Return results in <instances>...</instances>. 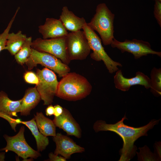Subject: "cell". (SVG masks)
Wrapping results in <instances>:
<instances>
[{
  "mask_svg": "<svg viewBox=\"0 0 161 161\" xmlns=\"http://www.w3.org/2000/svg\"><path fill=\"white\" fill-rule=\"evenodd\" d=\"M49 159L47 160L49 161H66V159L62 156L55 154L52 152H50L48 155Z\"/></svg>",
  "mask_w": 161,
  "mask_h": 161,
  "instance_id": "cell-29",
  "label": "cell"
},
{
  "mask_svg": "<svg viewBox=\"0 0 161 161\" xmlns=\"http://www.w3.org/2000/svg\"><path fill=\"white\" fill-rule=\"evenodd\" d=\"M150 91L156 97L161 95V69L154 67L150 73Z\"/></svg>",
  "mask_w": 161,
  "mask_h": 161,
  "instance_id": "cell-21",
  "label": "cell"
},
{
  "mask_svg": "<svg viewBox=\"0 0 161 161\" xmlns=\"http://www.w3.org/2000/svg\"><path fill=\"white\" fill-rule=\"evenodd\" d=\"M82 29L86 35L90 49L93 51L90 54L92 59L97 61H103L111 74L118 70V66H122L121 63L114 61L109 56L102 44L101 39L95 31L87 25V23Z\"/></svg>",
  "mask_w": 161,
  "mask_h": 161,
  "instance_id": "cell-4",
  "label": "cell"
},
{
  "mask_svg": "<svg viewBox=\"0 0 161 161\" xmlns=\"http://www.w3.org/2000/svg\"><path fill=\"white\" fill-rule=\"evenodd\" d=\"M5 158V152H0V161H4Z\"/></svg>",
  "mask_w": 161,
  "mask_h": 161,
  "instance_id": "cell-32",
  "label": "cell"
},
{
  "mask_svg": "<svg viewBox=\"0 0 161 161\" xmlns=\"http://www.w3.org/2000/svg\"><path fill=\"white\" fill-rule=\"evenodd\" d=\"M114 79L115 88L123 92L128 91L131 86L137 85L143 86L146 89L151 87L150 78L140 71L137 72L134 77L128 78L125 77L121 70L119 69L116 72Z\"/></svg>",
  "mask_w": 161,
  "mask_h": 161,
  "instance_id": "cell-11",
  "label": "cell"
},
{
  "mask_svg": "<svg viewBox=\"0 0 161 161\" xmlns=\"http://www.w3.org/2000/svg\"><path fill=\"white\" fill-rule=\"evenodd\" d=\"M161 141L157 142L154 143V153L158 161H161Z\"/></svg>",
  "mask_w": 161,
  "mask_h": 161,
  "instance_id": "cell-28",
  "label": "cell"
},
{
  "mask_svg": "<svg viewBox=\"0 0 161 161\" xmlns=\"http://www.w3.org/2000/svg\"><path fill=\"white\" fill-rule=\"evenodd\" d=\"M140 152L136 151L137 160L139 161H158L154 153L151 152L149 148L145 145L142 147H139Z\"/></svg>",
  "mask_w": 161,
  "mask_h": 161,
  "instance_id": "cell-23",
  "label": "cell"
},
{
  "mask_svg": "<svg viewBox=\"0 0 161 161\" xmlns=\"http://www.w3.org/2000/svg\"><path fill=\"white\" fill-rule=\"evenodd\" d=\"M92 86L83 76L76 72H68L59 82L56 96L69 101L83 99L91 93Z\"/></svg>",
  "mask_w": 161,
  "mask_h": 161,
  "instance_id": "cell-2",
  "label": "cell"
},
{
  "mask_svg": "<svg viewBox=\"0 0 161 161\" xmlns=\"http://www.w3.org/2000/svg\"><path fill=\"white\" fill-rule=\"evenodd\" d=\"M27 37L20 30L17 33H9L7 38L5 49L15 55L20 49Z\"/></svg>",
  "mask_w": 161,
  "mask_h": 161,
  "instance_id": "cell-20",
  "label": "cell"
},
{
  "mask_svg": "<svg viewBox=\"0 0 161 161\" xmlns=\"http://www.w3.org/2000/svg\"><path fill=\"white\" fill-rule=\"evenodd\" d=\"M21 123L26 126L31 131L36 143L37 151L41 152L44 151L49 144V140L47 137L43 135L39 131L34 118L27 121H21Z\"/></svg>",
  "mask_w": 161,
  "mask_h": 161,
  "instance_id": "cell-19",
  "label": "cell"
},
{
  "mask_svg": "<svg viewBox=\"0 0 161 161\" xmlns=\"http://www.w3.org/2000/svg\"><path fill=\"white\" fill-rule=\"evenodd\" d=\"M54 108L51 104L48 105L45 109V114L47 116H51L54 115Z\"/></svg>",
  "mask_w": 161,
  "mask_h": 161,
  "instance_id": "cell-31",
  "label": "cell"
},
{
  "mask_svg": "<svg viewBox=\"0 0 161 161\" xmlns=\"http://www.w3.org/2000/svg\"><path fill=\"white\" fill-rule=\"evenodd\" d=\"M25 130L24 127L21 126L18 133L14 136L4 134L3 137L7 145L1 148L0 151H13L24 160L29 157L36 159L40 157L41 154L39 152L33 149L27 142L24 136Z\"/></svg>",
  "mask_w": 161,
  "mask_h": 161,
  "instance_id": "cell-9",
  "label": "cell"
},
{
  "mask_svg": "<svg viewBox=\"0 0 161 161\" xmlns=\"http://www.w3.org/2000/svg\"><path fill=\"white\" fill-rule=\"evenodd\" d=\"M154 7V16L160 27H161V1L156 0Z\"/></svg>",
  "mask_w": 161,
  "mask_h": 161,
  "instance_id": "cell-27",
  "label": "cell"
},
{
  "mask_svg": "<svg viewBox=\"0 0 161 161\" xmlns=\"http://www.w3.org/2000/svg\"><path fill=\"white\" fill-rule=\"evenodd\" d=\"M56 144V148L54 153L61 155L66 159L70 158L72 154L75 153H83L85 151L83 148L77 145L70 137L57 133L53 137Z\"/></svg>",
  "mask_w": 161,
  "mask_h": 161,
  "instance_id": "cell-12",
  "label": "cell"
},
{
  "mask_svg": "<svg viewBox=\"0 0 161 161\" xmlns=\"http://www.w3.org/2000/svg\"><path fill=\"white\" fill-rule=\"evenodd\" d=\"M66 36L49 39L37 38L32 41L31 47L39 51L52 55L68 65L71 61L66 52Z\"/></svg>",
  "mask_w": 161,
  "mask_h": 161,
  "instance_id": "cell-8",
  "label": "cell"
},
{
  "mask_svg": "<svg viewBox=\"0 0 161 161\" xmlns=\"http://www.w3.org/2000/svg\"><path fill=\"white\" fill-rule=\"evenodd\" d=\"M29 70L38 64L57 73L62 77L69 72L70 67L60 59L49 53L40 52L32 48L30 54L25 63Z\"/></svg>",
  "mask_w": 161,
  "mask_h": 161,
  "instance_id": "cell-5",
  "label": "cell"
},
{
  "mask_svg": "<svg viewBox=\"0 0 161 161\" xmlns=\"http://www.w3.org/2000/svg\"><path fill=\"white\" fill-rule=\"evenodd\" d=\"M62 10L59 19L67 30L71 32L80 30L86 23L83 17H78L67 6H64Z\"/></svg>",
  "mask_w": 161,
  "mask_h": 161,
  "instance_id": "cell-15",
  "label": "cell"
},
{
  "mask_svg": "<svg viewBox=\"0 0 161 161\" xmlns=\"http://www.w3.org/2000/svg\"><path fill=\"white\" fill-rule=\"evenodd\" d=\"M32 42V37H27L20 49L14 55L16 61L19 64H25L31 52Z\"/></svg>",
  "mask_w": 161,
  "mask_h": 161,
  "instance_id": "cell-22",
  "label": "cell"
},
{
  "mask_svg": "<svg viewBox=\"0 0 161 161\" xmlns=\"http://www.w3.org/2000/svg\"><path fill=\"white\" fill-rule=\"evenodd\" d=\"M0 117L7 120L10 125L12 129L15 132L16 131V127L17 125L21 123L20 119L13 118L12 117L1 112H0Z\"/></svg>",
  "mask_w": 161,
  "mask_h": 161,
  "instance_id": "cell-25",
  "label": "cell"
},
{
  "mask_svg": "<svg viewBox=\"0 0 161 161\" xmlns=\"http://www.w3.org/2000/svg\"><path fill=\"white\" fill-rule=\"evenodd\" d=\"M38 28L44 39L66 36L68 33L60 20L53 18H46L44 24Z\"/></svg>",
  "mask_w": 161,
  "mask_h": 161,
  "instance_id": "cell-14",
  "label": "cell"
},
{
  "mask_svg": "<svg viewBox=\"0 0 161 161\" xmlns=\"http://www.w3.org/2000/svg\"><path fill=\"white\" fill-rule=\"evenodd\" d=\"M114 14L104 3L97 6L96 13L87 25L99 33L103 44L111 45L113 39Z\"/></svg>",
  "mask_w": 161,
  "mask_h": 161,
  "instance_id": "cell-3",
  "label": "cell"
},
{
  "mask_svg": "<svg viewBox=\"0 0 161 161\" xmlns=\"http://www.w3.org/2000/svg\"><path fill=\"white\" fill-rule=\"evenodd\" d=\"M54 107V116L58 117L61 115L63 113L64 108L58 104L55 105Z\"/></svg>",
  "mask_w": 161,
  "mask_h": 161,
  "instance_id": "cell-30",
  "label": "cell"
},
{
  "mask_svg": "<svg viewBox=\"0 0 161 161\" xmlns=\"http://www.w3.org/2000/svg\"><path fill=\"white\" fill-rule=\"evenodd\" d=\"M24 78L25 81L27 83L36 85L39 82L38 78L36 74L31 71L26 72L24 73Z\"/></svg>",
  "mask_w": 161,
  "mask_h": 161,
  "instance_id": "cell-26",
  "label": "cell"
},
{
  "mask_svg": "<svg viewBox=\"0 0 161 161\" xmlns=\"http://www.w3.org/2000/svg\"><path fill=\"white\" fill-rule=\"evenodd\" d=\"M19 9L18 8L14 16L9 22L6 28L3 32L0 34V52L3 50L5 49L7 38L12 24L16 18V15Z\"/></svg>",
  "mask_w": 161,
  "mask_h": 161,
  "instance_id": "cell-24",
  "label": "cell"
},
{
  "mask_svg": "<svg viewBox=\"0 0 161 161\" xmlns=\"http://www.w3.org/2000/svg\"><path fill=\"white\" fill-rule=\"evenodd\" d=\"M36 74L39 79L35 87L38 92L44 105H49L53 101L56 95L59 82L54 72L46 68L38 69Z\"/></svg>",
  "mask_w": 161,
  "mask_h": 161,
  "instance_id": "cell-6",
  "label": "cell"
},
{
  "mask_svg": "<svg viewBox=\"0 0 161 161\" xmlns=\"http://www.w3.org/2000/svg\"><path fill=\"white\" fill-rule=\"evenodd\" d=\"M154 0V1H156V0H158V1H161V0Z\"/></svg>",
  "mask_w": 161,
  "mask_h": 161,
  "instance_id": "cell-33",
  "label": "cell"
},
{
  "mask_svg": "<svg viewBox=\"0 0 161 161\" xmlns=\"http://www.w3.org/2000/svg\"><path fill=\"white\" fill-rule=\"evenodd\" d=\"M34 118L40 132L46 137L56 134V126L52 120L46 117L42 112H37Z\"/></svg>",
  "mask_w": 161,
  "mask_h": 161,
  "instance_id": "cell-18",
  "label": "cell"
},
{
  "mask_svg": "<svg viewBox=\"0 0 161 161\" xmlns=\"http://www.w3.org/2000/svg\"><path fill=\"white\" fill-rule=\"evenodd\" d=\"M52 121L56 127L62 129L67 135L78 138L81 137L82 130L80 126L67 109L64 108L62 114L58 117H54Z\"/></svg>",
  "mask_w": 161,
  "mask_h": 161,
  "instance_id": "cell-13",
  "label": "cell"
},
{
  "mask_svg": "<svg viewBox=\"0 0 161 161\" xmlns=\"http://www.w3.org/2000/svg\"><path fill=\"white\" fill-rule=\"evenodd\" d=\"M22 100V99L17 100H12L6 93L0 91V112L12 117H17V113L20 111Z\"/></svg>",
  "mask_w": 161,
  "mask_h": 161,
  "instance_id": "cell-17",
  "label": "cell"
},
{
  "mask_svg": "<svg viewBox=\"0 0 161 161\" xmlns=\"http://www.w3.org/2000/svg\"><path fill=\"white\" fill-rule=\"evenodd\" d=\"M113 48H117L122 53L127 52L132 54L136 59L148 54L157 55L161 57V52L153 50L150 44L147 41L134 39L131 40H125L121 42L113 39L111 44Z\"/></svg>",
  "mask_w": 161,
  "mask_h": 161,
  "instance_id": "cell-10",
  "label": "cell"
},
{
  "mask_svg": "<svg viewBox=\"0 0 161 161\" xmlns=\"http://www.w3.org/2000/svg\"><path fill=\"white\" fill-rule=\"evenodd\" d=\"M22 99L20 113L21 115L25 116L30 114L31 110L37 106L41 100L35 87L26 90Z\"/></svg>",
  "mask_w": 161,
  "mask_h": 161,
  "instance_id": "cell-16",
  "label": "cell"
},
{
  "mask_svg": "<svg viewBox=\"0 0 161 161\" xmlns=\"http://www.w3.org/2000/svg\"><path fill=\"white\" fill-rule=\"evenodd\" d=\"M66 52L71 61L85 59L91 49L86 35L81 30L68 33L66 36Z\"/></svg>",
  "mask_w": 161,
  "mask_h": 161,
  "instance_id": "cell-7",
  "label": "cell"
},
{
  "mask_svg": "<svg viewBox=\"0 0 161 161\" xmlns=\"http://www.w3.org/2000/svg\"><path fill=\"white\" fill-rule=\"evenodd\" d=\"M127 119L125 115L119 121L114 124H107L102 120L95 122L93 129L96 132L109 131L114 132L122 139L123 144L120 150L119 161H129L136 154L137 147L134 144L139 138L147 136V132L158 124L160 119H152L146 125L139 127H134L125 125L124 121Z\"/></svg>",
  "mask_w": 161,
  "mask_h": 161,
  "instance_id": "cell-1",
  "label": "cell"
}]
</instances>
